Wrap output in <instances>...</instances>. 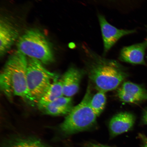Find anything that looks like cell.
<instances>
[{"mask_svg":"<svg viewBox=\"0 0 147 147\" xmlns=\"http://www.w3.org/2000/svg\"><path fill=\"white\" fill-rule=\"evenodd\" d=\"M82 47L87 57L88 76L98 91L113 90L128 76L118 62L102 57L85 43Z\"/></svg>","mask_w":147,"mask_h":147,"instance_id":"1","label":"cell"},{"mask_svg":"<svg viewBox=\"0 0 147 147\" xmlns=\"http://www.w3.org/2000/svg\"><path fill=\"white\" fill-rule=\"evenodd\" d=\"M27 57L18 50L9 56L1 72L0 86L8 99L18 96L32 104L36 102L27 87Z\"/></svg>","mask_w":147,"mask_h":147,"instance_id":"2","label":"cell"},{"mask_svg":"<svg viewBox=\"0 0 147 147\" xmlns=\"http://www.w3.org/2000/svg\"><path fill=\"white\" fill-rule=\"evenodd\" d=\"M92 96L90 86L89 85L81 102L73 107L60 124L59 129L62 135L67 136L79 133L95 125L97 117L90 106Z\"/></svg>","mask_w":147,"mask_h":147,"instance_id":"3","label":"cell"},{"mask_svg":"<svg viewBox=\"0 0 147 147\" xmlns=\"http://www.w3.org/2000/svg\"><path fill=\"white\" fill-rule=\"evenodd\" d=\"M18 50L27 57L34 58L45 64L54 61L51 44L47 37L37 29H29L20 37L17 45Z\"/></svg>","mask_w":147,"mask_h":147,"instance_id":"4","label":"cell"},{"mask_svg":"<svg viewBox=\"0 0 147 147\" xmlns=\"http://www.w3.org/2000/svg\"><path fill=\"white\" fill-rule=\"evenodd\" d=\"M57 75L47 70L43 63L34 58L28 59L27 82L30 94L37 102L51 85V81L57 80Z\"/></svg>","mask_w":147,"mask_h":147,"instance_id":"5","label":"cell"},{"mask_svg":"<svg viewBox=\"0 0 147 147\" xmlns=\"http://www.w3.org/2000/svg\"><path fill=\"white\" fill-rule=\"evenodd\" d=\"M98 18L103 42L104 55L106 54L121 38L136 32L135 30L117 28L108 23L102 14H98Z\"/></svg>","mask_w":147,"mask_h":147,"instance_id":"6","label":"cell"},{"mask_svg":"<svg viewBox=\"0 0 147 147\" xmlns=\"http://www.w3.org/2000/svg\"><path fill=\"white\" fill-rule=\"evenodd\" d=\"M121 101L137 104L147 100V90L142 86L129 82H125L117 91Z\"/></svg>","mask_w":147,"mask_h":147,"instance_id":"7","label":"cell"},{"mask_svg":"<svg viewBox=\"0 0 147 147\" xmlns=\"http://www.w3.org/2000/svg\"><path fill=\"white\" fill-rule=\"evenodd\" d=\"M19 32L13 24L6 18H1L0 23V55L3 57L10 50L18 38Z\"/></svg>","mask_w":147,"mask_h":147,"instance_id":"8","label":"cell"},{"mask_svg":"<svg viewBox=\"0 0 147 147\" xmlns=\"http://www.w3.org/2000/svg\"><path fill=\"white\" fill-rule=\"evenodd\" d=\"M147 39L141 43L125 47L121 50L119 59L121 61L134 64L145 65V52Z\"/></svg>","mask_w":147,"mask_h":147,"instance_id":"9","label":"cell"},{"mask_svg":"<svg viewBox=\"0 0 147 147\" xmlns=\"http://www.w3.org/2000/svg\"><path fill=\"white\" fill-rule=\"evenodd\" d=\"M84 74V71L74 67L66 71L60 80L64 96L71 97L78 92Z\"/></svg>","mask_w":147,"mask_h":147,"instance_id":"10","label":"cell"},{"mask_svg":"<svg viewBox=\"0 0 147 147\" xmlns=\"http://www.w3.org/2000/svg\"><path fill=\"white\" fill-rule=\"evenodd\" d=\"M38 107L45 115L58 116L67 115L74 107L71 97L63 96L52 102Z\"/></svg>","mask_w":147,"mask_h":147,"instance_id":"11","label":"cell"},{"mask_svg":"<svg viewBox=\"0 0 147 147\" xmlns=\"http://www.w3.org/2000/svg\"><path fill=\"white\" fill-rule=\"evenodd\" d=\"M135 120V116L129 112H122L115 115L109 124L112 136H116L128 131L133 127Z\"/></svg>","mask_w":147,"mask_h":147,"instance_id":"12","label":"cell"},{"mask_svg":"<svg viewBox=\"0 0 147 147\" xmlns=\"http://www.w3.org/2000/svg\"><path fill=\"white\" fill-rule=\"evenodd\" d=\"M3 147H50L38 138L16 136L5 140Z\"/></svg>","mask_w":147,"mask_h":147,"instance_id":"13","label":"cell"},{"mask_svg":"<svg viewBox=\"0 0 147 147\" xmlns=\"http://www.w3.org/2000/svg\"><path fill=\"white\" fill-rule=\"evenodd\" d=\"M63 96L62 82L55 81L38 101V106L49 103Z\"/></svg>","mask_w":147,"mask_h":147,"instance_id":"14","label":"cell"},{"mask_svg":"<svg viewBox=\"0 0 147 147\" xmlns=\"http://www.w3.org/2000/svg\"><path fill=\"white\" fill-rule=\"evenodd\" d=\"M105 92L98 91L93 96L90 101L91 107L94 113L99 116L102 113L105 107L106 97Z\"/></svg>","mask_w":147,"mask_h":147,"instance_id":"15","label":"cell"},{"mask_svg":"<svg viewBox=\"0 0 147 147\" xmlns=\"http://www.w3.org/2000/svg\"><path fill=\"white\" fill-rule=\"evenodd\" d=\"M139 139L142 142V147H147V137L144 134H139Z\"/></svg>","mask_w":147,"mask_h":147,"instance_id":"16","label":"cell"},{"mask_svg":"<svg viewBox=\"0 0 147 147\" xmlns=\"http://www.w3.org/2000/svg\"><path fill=\"white\" fill-rule=\"evenodd\" d=\"M85 147H113L102 144H99V143H89L85 145Z\"/></svg>","mask_w":147,"mask_h":147,"instance_id":"17","label":"cell"},{"mask_svg":"<svg viewBox=\"0 0 147 147\" xmlns=\"http://www.w3.org/2000/svg\"><path fill=\"white\" fill-rule=\"evenodd\" d=\"M142 123L144 125H147V108L145 110L143 113L142 118Z\"/></svg>","mask_w":147,"mask_h":147,"instance_id":"18","label":"cell"}]
</instances>
